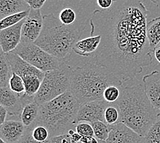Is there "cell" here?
I'll return each mask as SVG.
<instances>
[{
  "instance_id": "6da1fadb",
  "label": "cell",
  "mask_w": 160,
  "mask_h": 143,
  "mask_svg": "<svg viewBox=\"0 0 160 143\" xmlns=\"http://www.w3.org/2000/svg\"><path fill=\"white\" fill-rule=\"evenodd\" d=\"M148 10L140 0H114L111 8L96 9L90 19V35H100L94 63L123 82L133 80L152 63L147 36Z\"/></svg>"
},
{
  "instance_id": "7a4b0ae2",
  "label": "cell",
  "mask_w": 160,
  "mask_h": 143,
  "mask_svg": "<svg viewBox=\"0 0 160 143\" xmlns=\"http://www.w3.org/2000/svg\"><path fill=\"white\" fill-rule=\"evenodd\" d=\"M114 104L121 113V122L137 134L145 136L158 114L142 85L124 86Z\"/></svg>"
},
{
  "instance_id": "3957f363",
  "label": "cell",
  "mask_w": 160,
  "mask_h": 143,
  "mask_svg": "<svg viewBox=\"0 0 160 143\" xmlns=\"http://www.w3.org/2000/svg\"><path fill=\"white\" fill-rule=\"evenodd\" d=\"M123 82L103 66L88 62L72 69L70 91L82 105L87 102L102 100L109 85L122 86Z\"/></svg>"
},
{
  "instance_id": "277c9868",
  "label": "cell",
  "mask_w": 160,
  "mask_h": 143,
  "mask_svg": "<svg viewBox=\"0 0 160 143\" xmlns=\"http://www.w3.org/2000/svg\"><path fill=\"white\" fill-rule=\"evenodd\" d=\"M80 106L78 99L68 90L40 105L39 114L35 124L46 127L51 138L67 134L75 127L76 116Z\"/></svg>"
},
{
  "instance_id": "5b68a950",
  "label": "cell",
  "mask_w": 160,
  "mask_h": 143,
  "mask_svg": "<svg viewBox=\"0 0 160 143\" xmlns=\"http://www.w3.org/2000/svg\"><path fill=\"white\" fill-rule=\"evenodd\" d=\"M81 32L75 25H65L51 13L43 15V27L34 43L46 52L62 60L72 51Z\"/></svg>"
},
{
  "instance_id": "8992f818",
  "label": "cell",
  "mask_w": 160,
  "mask_h": 143,
  "mask_svg": "<svg viewBox=\"0 0 160 143\" xmlns=\"http://www.w3.org/2000/svg\"><path fill=\"white\" fill-rule=\"evenodd\" d=\"M72 68L67 62L60 68L45 72L44 78L34 102L41 105L70 90Z\"/></svg>"
},
{
  "instance_id": "52a82bcc",
  "label": "cell",
  "mask_w": 160,
  "mask_h": 143,
  "mask_svg": "<svg viewBox=\"0 0 160 143\" xmlns=\"http://www.w3.org/2000/svg\"><path fill=\"white\" fill-rule=\"evenodd\" d=\"M12 52L44 72L60 68L67 62L46 52L34 43L21 41Z\"/></svg>"
},
{
  "instance_id": "ba28073f",
  "label": "cell",
  "mask_w": 160,
  "mask_h": 143,
  "mask_svg": "<svg viewBox=\"0 0 160 143\" xmlns=\"http://www.w3.org/2000/svg\"><path fill=\"white\" fill-rule=\"evenodd\" d=\"M43 27V16L41 9L30 8L28 16L21 29V41L22 42L34 43L38 38Z\"/></svg>"
},
{
  "instance_id": "9c48e42d",
  "label": "cell",
  "mask_w": 160,
  "mask_h": 143,
  "mask_svg": "<svg viewBox=\"0 0 160 143\" xmlns=\"http://www.w3.org/2000/svg\"><path fill=\"white\" fill-rule=\"evenodd\" d=\"M109 103L102 100L87 102L80 106L76 116L75 124L79 122L92 123L95 120L104 122V111Z\"/></svg>"
},
{
  "instance_id": "30bf717a",
  "label": "cell",
  "mask_w": 160,
  "mask_h": 143,
  "mask_svg": "<svg viewBox=\"0 0 160 143\" xmlns=\"http://www.w3.org/2000/svg\"><path fill=\"white\" fill-rule=\"evenodd\" d=\"M5 55L9 62L12 72L19 75L23 80L34 76H39L42 79L44 78V72L40 70L39 69L29 63L15 52L12 51L5 53Z\"/></svg>"
},
{
  "instance_id": "8fae6325",
  "label": "cell",
  "mask_w": 160,
  "mask_h": 143,
  "mask_svg": "<svg viewBox=\"0 0 160 143\" xmlns=\"http://www.w3.org/2000/svg\"><path fill=\"white\" fill-rule=\"evenodd\" d=\"M107 143H146L144 136L137 134L125 124L119 123L111 125Z\"/></svg>"
},
{
  "instance_id": "7c38bea8",
  "label": "cell",
  "mask_w": 160,
  "mask_h": 143,
  "mask_svg": "<svg viewBox=\"0 0 160 143\" xmlns=\"http://www.w3.org/2000/svg\"><path fill=\"white\" fill-rule=\"evenodd\" d=\"M0 105L8 111V115L19 117L23 107L21 95L18 94L10 89L9 87H0Z\"/></svg>"
},
{
  "instance_id": "4fadbf2b",
  "label": "cell",
  "mask_w": 160,
  "mask_h": 143,
  "mask_svg": "<svg viewBox=\"0 0 160 143\" xmlns=\"http://www.w3.org/2000/svg\"><path fill=\"white\" fill-rule=\"evenodd\" d=\"M145 92L152 106L160 112V71L155 70L142 78Z\"/></svg>"
},
{
  "instance_id": "5bb4252c",
  "label": "cell",
  "mask_w": 160,
  "mask_h": 143,
  "mask_svg": "<svg viewBox=\"0 0 160 143\" xmlns=\"http://www.w3.org/2000/svg\"><path fill=\"white\" fill-rule=\"evenodd\" d=\"M25 19L11 27L0 30V43L4 53L12 52L21 43V29Z\"/></svg>"
},
{
  "instance_id": "9a60e30c",
  "label": "cell",
  "mask_w": 160,
  "mask_h": 143,
  "mask_svg": "<svg viewBox=\"0 0 160 143\" xmlns=\"http://www.w3.org/2000/svg\"><path fill=\"white\" fill-rule=\"evenodd\" d=\"M25 129L21 120H6L0 126V138L8 143H17L22 138Z\"/></svg>"
},
{
  "instance_id": "2e32d148",
  "label": "cell",
  "mask_w": 160,
  "mask_h": 143,
  "mask_svg": "<svg viewBox=\"0 0 160 143\" xmlns=\"http://www.w3.org/2000/svg\"><path fill=\"white\" fill-rule=\"evenodd\" d=\"M101 40L100 35H90L89 37L79 39L75 43L72 51L82 57H92L99 47Z\"/></svg>"
},
{
  "instance_id": "e0dca14e",
  "label": "cell",
  "mask_w": 160,
  "mask_h": 143,
  "mask_svg": "<svg viewBox=\"0 0 160 143\" xmlns=\"http://www.w3.org/2000/svg\"><path fill=\"white\" fill-rule=\"evenodd\" d=\"M30 8L25 0H0V19Z\"/></svg>"
},
{
  "instance_id": "ac0fdd59",
  "label": "cell",
  "mask_w": 160,
  "mask_h": 143,
  "mask_svg": "<svg viewBox=\"0 0 160 143\" xmlns=\"http://www.w3.org/2000/svg\"><path fill=\"white\" fill-rule=\"evenodd\" d=\"M40 105L36 102H32L25 105L20 114V120L25 128L33 127L39 114Z\"/></svg>"
},
{
  "instance_id": "d6986e66",
  "label": "cell",
  "mask_w": 160,
  "mask_h": 143,
  "mask_svg": "<svg viewBox=\"0 0 160 143\" xmlns=\"http://www.w3.org/2000/svg\"><path fill=\"white\" fill-rule=\"evenodd\" d=\"M147 36L149 46L153 52L155 47L160 43V17L147 22Z\"/></svg>"
},
{
  "instance_id": "ffe728a7",
  "label": "cell",
  "mask_w": 160,
  "mask_h": 143,
  "mask_svg": "<svg viewBox=\"0 0 160 143\" xmlns=\"http://www.w3.org/2000/svg\"><path fill=\"white\" fill-rule=\"evenodd\" d=\"M104 122L109 125H114L121 122V113L116 104L108 105L104 111Z\"/></svg>"
},
{
  "instance_id": "44dd1931",
  "label": "cell",
  "mask_w": 160,
  "mask_h": 143,
  "mask_svg": "<svg viewBox=\"0 0 160 143\" xmlns=\"http://www.w3.org/2000/svg\"><path fill=\"white\" fill-rule=\"evenodd\" d=\"M12 70L5 54L0 57V87H8Z\"/></svg>"
},
{
  "instance_id": "7402d4cb",
  "label": "cell",
  "mask_w": 160,
  "mask_h": 143,
  "mask_svg": "<svg viewBox=\"0 0 160 143\" xmlns=\"http://www.w3.org/2000/svg\"><path fill=\"white\" fill-rule=\"evenodd\" d=\"M90 123L93 128L94 137L99 140L106 141L111 131V125L101 120H95Z\"/></svg>"
},
{
  "instance_id": "603a6c76",
  "label": "cell",
  "mask_w": 160,
  "mask_h": 143,
  "mask_svg": "<svg viewBox=\"0 0 160 143\" xmlns=\"http://www.w3.org/2000/svg\"><path fill=\"white\" fill-rule=\"evenodd\" d=\"M30 10V9L23 11V12L13 14H11V15L7 16L2 18V19H0V30H3V29H6L7 28L11 27L12 25L19 23V21L23 20L25 18H26L28 16Z\"/></svg>"
},
{
  "instance_id": "cb8c5ba5",
  "label": "cell",
  "mask_w": 160,
  "mask_h": 143,
  "mask_svg": "<svg viewBox=\"0 0 160 143\" xmlns=\"http://www.w3.org/2000/svg\"><path fill=\"white\" fill-rule=\"evenodd\" d=\"M146 143H160V112L144 136Z\"/></svg>"
},
{
  "instance_id": "d4e9b609",
  "label": "cell",
  "mask_w": 160,
  "mask_h": 143,
  "mask_svg": "<svg viewBox=\"0 0 160 143\" xmlns=\"http://www.w3.org/2000/svg\"><path fill=\"white\" fill-rule=\"evenodd\" d=\"M32 136L36 141L38 142H45L51 138L48 129L42 124H35L30 128Z\"/></svg>"
},
{
  "instance_id": "484cf974",
  "label": "cell",
  "mask_w": 160,
  "mask_h": 143,
  "mask_svg": "<svg viewBox=\"0 0 160 143\" xmlns=\"http://www.w3.org/2000/svg\"><path fill=\"white\" fill-rule=\"evenodd\" d=\"M121 87L115 85L108 86L103 91V99L108 103H115L121 96Z\"/></svg>"
},
{
  "instance_id": "4316f807",
  "label": "cell",
  "mask_w": 160,
  "mask_h": 143,
  "mask_svg": "<svg viewBox=\"0 0 160 143\" xmlns=\"http://www.w3.org/2000/svg\"><path fill=\"white\" fill-rule=\"evenodd\" d=\"M8 87L14 92L19 95H23L25 91V84L23 79L15 73L12 72L9 80Z\"/></svg>"
},
{
  "instance_id": "83f0119b",
  "label": "cell",
  "mask_w": 160,
  "mask_h": 143,
  "mask_svg": "<svg viewBox=\"0 0 160 143\" xmlns=\"http://www.w3.org/2000/svg\"><path fill=\"white\" fill-rule=\"evenodd\" d=\"M76 13L75 11L70 8H66L60 11L58 19L65 25H72L76 20Z\"/></svg>"
},
{
  "instance_id": "f1b7e54d",
  "label": "cell",
  "mask_w": 160,
  "mask_h": 143,
  "mask_svg": "<svg viewBox=\"0 0 160 143\" xmlns=\"http://www.w3.org/2000/svg\"><path fill=\"white\" fill-rule=\"evenodd\" d=\"M75 130L81 135L94 136L92 124L88 122H79L75 124Z\"/></svg>"
},
{
  "instance_id": "f546056e",
  "label": "cell",
  "mask_w": 160,
  "mask_h": 143,
  "mask_svg": "<svg viewBox=\"0 0 160 143\" xmlns=\"http://www.w3.org/2000/svg\"><path fill=\"white\" fill-rule=\"evenodd\" d=\"M49 140L45 142H38L36 141L32 136L31 130L30 128H26L22 138L20 139L17 143H49Z\"/></svg>"
},
{
  "instance_id": "4dcf8cb0",
  "label": "cell",
  "mask_w": 160,
  "mask_h": 143,
  "mask_svg": "<svg viewBox=\"0 0 160 143\" xmlns=\"http://www.w3.org/2000/svg\"><path fill=\"white\" fill-rule=\"evenodd\" d=\"M30 8L34 9H41L45 4L47 0H25Z\"/></svg>"
},
{
  "instance_id": "1f68e13d",
  "label": "cell",
  "mask_w": 160,
  "mask_h": 143,
  "mask_svg": "<svg viewBox=\"0 0 160 143\" xmlns=\"http://www.w3.org/2000/svg\"><path fill=\"white\" fill-rule=\"evenodd\" d=\"M114 1V0H97V3L101 9L106 10L111 8Z\"/></svg>"
},
{
  "instance_id": "d6a6232c",
  "label": "cell",
  "mask_w": 160,
  "mask_h": 143,
  "mask_svg": "<svg viewBox=\"0 0 160 143\" xmlns=\"http://www.w3.org/2000/svg\"><path fill=\"white\" fill-rule=\"evenodd\" d=\"M7 116H8L7 109L2 105H0V126L6 120Z\"/></svg>"
},
{
  "instance_id": "836d02e7",
  "label": "cell",
  "mask_w": 160,
  "mask_h": 143,
  "mask_svg": "<svg viewBox=\"0 0 160 143\" xmlns=\"http://www.w3.org/2000/svg\"><path fill=\"white\" fill-rule=\"evenodd\" d=\"M82 143H97L99 140L94 136H86V135H82L81 138Z\"/></svg>"
},
{
  "instance_id": "e575fe53",
  "label": "cell",
  "mask_w": 160,
  "mask_h": 143,
  "mask_svg": "<svg viewBox=\"0 0 160 143\" xmlns=\"http://www.w3.org/2000/svg\"><path fill=\"white\" fill-rule=\"evenodd\" d=\"M153 55L155 58V59L158 61L159 63H160V43L158 46L155 47V48L153 50Z\"/></svg>"
},
{
  "instance_id": "d590c367",
  "label": "cell",
  "mask_w": 160,
  "mask_h": 143,
  "mask_svg": "<svg viewBox=\"0 0 160 143\" xmlns=\"http://www.w3.org/2000/svg\"><path fill=\"white\" fill-rule=\"evenodd\" d=\"M5 53H4V52H3V49H2V46H1V43H0V57H2L3 54H4Z\"/></svg>"
},
{
  "instance_id": "8d00e7d4",
  "label": "cell",
  "mask_w": 160,
  "mask_h": 143,
  "mask_svg": "<svg viewBox=\"0 0 160 143\" xmlns=\"http://www.w3.org/2000/svg\"><path fill=\"white\" fill-rule=\"evenodd\" d=\"M140 1H142V0H140ZM148 1H151V2L155 3V4L158 5V2L159 1V0H148Z\"/></svg>"
},
{
  "instance_id": "74e56055",
  "label": "cell",
  "mask_w": 160,
  "mask_h": 143,
  "mask_svg": "<svg viewBox=\"0 0 160 143\" xmlns=\"http://www.w3.org/2000/svg\"><path fill=\"white\" fill-rule=\"evenodd\" d=\"M0 143H8L7 142H6L5 140H3L2 138H0Z\"/></svg>"
},
{
  "instance_id": "f35d334b",
  "label": "cell",
  "mask_w": 160,
  "mask_h": 143,
  "mask_svg": "<svg viewBox=\"0 0 160 143\" xmlns=\"http://www.w3.org/2000/svg\"><path fill=\"white\" fill-rule=\"evenodd\" d=\"M97 143H107V142H106V141H103V140H99V141H98Z\"/></svg>"
}]
</instances>
